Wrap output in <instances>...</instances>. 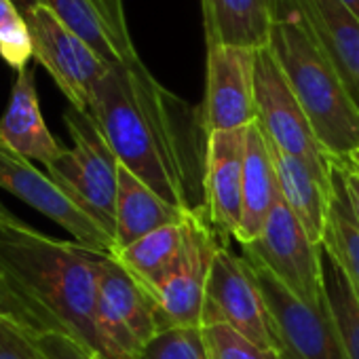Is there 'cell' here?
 <instances>
[{
    "instance_id": "1",
    "label": "cell",
    "mask_w": 359,
    "mask_h": 359,
    "mask_svg": "<svg viewBox=\"0 0 359 359\" xmlns=\"http://www.w3.org/2000/svg\"><path fill=\"white\" fill-rule=\"evenodd\" d=\"M89 114L118 163L180 210H197L199 135H208L201 108L167 91L140 62L108 68Z\"/></svg>"
},
{
    "instance_id": "2",
    "label": "cell",
    "mask_w": 359,
    "mask_h": 359,
    "mask_svg": "<svg viewBox=\"0 0 359 359\" xmlns=\"http://www.w3.org/2000/svg\"><path fill=\"white\" fill-rule=\"evenodd\" d=\"M106 254L0 220V262L55 313L68 334L102 359L100 269Z\"/></svg>"
},
{
    "instance_id": "3",
    "label": "cell",
    "mask_w": 359,
    "mask_h": 359,
    "mask_svg": "<svg viewBox=\"0 0 359 359\" xmlns=\"http://www.w3.org/2000/svg\"><path fill=\"white\" fill-rule=\"evenodd\" d=\"M269 45L319 144L334 161L359 150V108L334 66L302 26L290 0H271Z\"/></svg>"
},
{
    "instance_id": "4",
    "label": "cell",
    "mask_w": 359,
    "mask_h": 359,
    "mask_svg": "<svg viewBox=\"0 0 359 359\" xmlns=\"http://www.w3.org/2000/svg\"><path fill=\"white\" fill-rule=\"evenodd\" d=\"M64 123L72 148H64V154L45 167L47 175L114 239L121 163L89 112L68 106Z\"/></svg>"
},
{
    "instance_id": "5",
    "label": "cell",
    "mask_w": 359,
    "mask_h": 359,
    "mask_svg": "<svg viewBox=\"0 0 359 359\" xmlns=\"http://www.w3.org/2000/svg\"><path fill=\"white\" fill-rule=\"evenodd\" d=\"M254 100L256 123L266 140L306 163L321 182L332 184L334 158L319 144L271 45L254 53Z\"/></svg>"
},
{
    "instance_id": "6",
    "label": "cell",
    "mask_w": 359,
    "mask_h": 359,
    "mask_svg": "<svg viewBox=\"0 0 359 359\" xmlns=\"http://www.w3.org/2000/svg\"><path fill=\"white\" fill-rule=\"evenodd\" d=\"M13 3L32 36L34 60L51 74L72 108L89 112L95 87L110 66H106L93 49H89L45 7L32 0H13Z\"/></svg>"
},
{
    "instance_id": "7",
    "label": "cell",
    "mask_w": 359,
    "mask_h": 359,
    "mask_svg": "<svg viewBox=\"0 0 359 359\" xmlns=\"http://www.w3.org/2000/svg\"><path fill=\"white\" fill-rule=\"evenodd\" d=\"M243 256L262 264L304 304H325L321 245L309 239L281 195H277L260 237L243 245Z\"/></svg>"
},
{
    "instance_id": "8",
    "label": "cell",
    "mask_w": 359,
    "mask_h": 359,
    "mask_svg": "<svg viewBox=\"0 0 359 359\" xmlns=\"http://www.w3.org/2000/svg\"><path fill=\"white\" fill-rule=\"evenodd\" d=\"M229 325L254 344L279 351L273 317L250 262L235 256L226 243L216 252L203 306V325Z\"/></svg>"
},
{
    "instance_id": "9",
    "label": "cell",
    "mask_w": 359,
    "mask_h": 359,
    "mask_svg": "<svg viewBox=\"0 0 359 359\" xmlns=\"http://www.w3.org/2000/svg\"><path fill=\"white\" fill-rule=\"evenodd\" d=\"M184 248L169 277L154 290L165 327H201L205 290L216 252L226 243L203 212L191 210L184 220Z\"/></svg>"
},
{
    "instance_id": "10",
    "label": "cell",
    "mask_w": 359,
    "mask_h": 359,
    "mask_svg": "<svg viewBox=\"0 0 359 359\" xmlns=\"http://www.w3.org/2000/svg\"><path fill=\"white\" fill-rule=\"evenodd\" d=\"M245 260L266 300L283 359H348L327 302L323 306L304 304L262 264Z\"/></svg>"
},
{
    "instance_id": "11",
    "label": "cell",
    "mask_w": 359,
    "mask_h": 359,
    "mask_svg": "<svg viewBox=\"0 0 359 359\" xmlns=\"http://www.w3.org/2000/svg\"><path fill=\"white\" fill-rule=\"evenodd\" d=\"M0 189L9 191L26 205L62 226L76 243L100 254L112 256L116 252L114 239L106 229L85 214L45 171L34 167L30 158L15 152L3 140H0Z\"/></svg>"
},
{
    "instance_id": "12",
    "label": "cell",
    "mask_w": 359,
    "mask_h": 359,
    "mask_svg": "<svg viewBox=\"0 0 359 359\" xmlns=\"http://www.w3.org/2000/svg\"><path fill=\"white\" fill-rule=\"evenodd\" d=\"M254 53L256 49L248 47H208V83L201 106L205 133L243 129L256 121Z\"/></svg>"
},
{
    "instance_id": "13",
    "label": "cell",
    "mask_w": 359,
    "mask_h": 359,
    "mask_svg": "<svg viewBox=\"0 0 359 359\" xmlns=\"http://www.w3.org/2000/svg\"><path fill=\"white\" fill-rule=\"evenodd\" d=\"M245 131H214L205 137L203 203L199 210L216 233L226 241L237 237L243 205V173H245Z\"/></svg>"
},
{
    "instance_id": "14",
    "label": "cell",
    "mask_w": 359,
    "mask_h": 359,
    "mask_svg": "<svg viewBox=\"0 0 359 359\" xmlns=\"http://www.w3.org/2000/svg\"><path fill=\"white\" fill-rule=\"evenodd\" d=\"M359 108V20L340 0H290Z\"/></svg>"
},
{
    "instance_id": "15",
    "label": "cell",
    "mask_w": 359,
    "mask_h": 359,
    "mask_svg": "<svg viewBox=\"0 0 359 359\" xmlns=\"http://www.w3.org/2000/svg\"><path fill=\"white\" fill-rule=\"evenodd\" d=\"M51 11L68 30H72L106 66L135 64L140 55L127 30L123 9L102 0H32Z\"/></svg>"
},
{
    "instance_id": "16",
    "label": "cell",
    "mask_w": 359,
    "mask_h": 359,
    "mask_svg": "<svg viewBox=\"0 0 359 359\" xmlns=\"http://www.w3.org/2000/svg\"><path fill=\"white\" fill-rule=\"evenodd\" d=\"M0 140L15 152L43 163L45 167L53 165L64 154V146L55 140L43 118L36 93V74L30 66L18 72L7 110L0 116Z\"/></svg>"
},
{
    "instance_id": "17",
    "label": "cell",
    "mask_w": 359,
    "mask_h": 359,
    "mask_svg": "<svg viewBox=\"0 0 359 359\" xmlns=\"http://www.w3.org/2000/svg\"><path fill=\"white\" fill-rule=\"evenodd\" d=\"M100 309L118 319L144 348L163 330L154 294L110 254L100 269Z\"/></svg>"
},
{
    "instance_id": "18",
    "label": "cell",
    "mask_w": 359,
    "mask_h": 359,
    "mask_svg": "<svg viewBox=\"0 0 359 359\" xmlns=\"http://www.w3.org/2000/svg\"><path fill=\"white\" fill-rule=\"evenodd\" d=\"M269 148L275 165L281 199L298 218L309 239L315 245H321L327 226V216H330V203L334 191L332 184L321 182L306 163L283 152L273 142H269Z\"/></svg>"
},
{
    "instance_id": "19",
    "label": "cell",
    "mask_w": 359,
    "mask_h": 359,
    "mask_svg": "<svg viewBox=\"0 0 359 359\" xmlns=\"http://www.w3.org/2000/svg\"><path fill=\"white\" fill-rule=\"evenodd\" d=\"M277 195H279V187H277L271 148L260 125L254 121L252 125H248L245 131L243 205H241V222L235 241H239L241 245H250L260 237Z\"/></svg>"
},
{
    "instance_id": "20",
    "label": "cell",
    "mask_w": 359,
    "mask_h": 359,
    "mask_svg": "<svg viewBox=\"0 0 359 359\" xmlns=\"http://www.w3.org/2000/svg\"><path fill=\"white\" fill-rule=\"evenodd\" d=\"M189 212L191 210H180L167 203L129 169H125L123 165L118 167L116 226H114L116 252L129 248L131 243H135L137 239L146 237L148 233L161 226L182 222Z\"/></svg>"
},
{
    "instance_id": "21",
    "label": "cell",
    "mask_w": 359,
    "mask_h": 359,
    "mask_svg": "<svg viewBox=\"0 0 359 359\" xmlns=\"http://www.w3.org/2000/svg\"><path fill=\"white\" fill-rule=\"evenodd\" d=\"M208 47L260 49L271 39V0H201Z\"/></svg>"
},
{
    "instance_id": "22",
    "label": "cell",
    "mask_w": 359,
    "mask_h": 359,
    "mask_svg": "<svg viewBox=\"0 0 359 359\" xmlns=\"http://www.w3.org/2000/svg\"><path fill=\"white\" fill-rule=\"evenodd\" d=\"M184 220L175 222V224L161 226V229L148 233L146 237L137 239L129 248L118 250L114 254V258L135 279H140L152 294L169 277V273L175 266L180 254H182L184 233H187Z\"/></svg>"
},
{
    "instance_id": "23",
    "label": "cell",
    "mask_w": 359,
    "mask_h": 359,
    "mask_svg": "<svg viewBox=\"0 0 359 359\" xmlns=\"http://www.w3.org/2000/svg\"><path fill=\"white\" fill-rule=\"evenodd\" d=\"M332 203L321 248L338 262L346 277L359 287V224L353 216L351 201L342 182L340 169L334 161L332 173Z\"/></svg>"
},
{
    "instance_id": "24",
    "label": "cell",
    "mask_w": 359,
    "mask_h": 359,
    "mask_svg": "<svg viewBox=\"0 0 359 359\" xmlns=\"http://www.w3.org/2000/svg\"><path fill=\"white\" fill-rule=\"evenodd\" d=\"M321 271L327 309L338 325L348 359H359V287L321 248Z\"/></svg>"
},
{
    "instance_id": "25",
    "label": "cell",
    "mask_w": 359,
    "mask_h": 359,
    "mask_svg": "<svg viewBox=\"0 0 359 359\" xmlns=\"http://www.w3.org/2000/svg\"><path fill=\"white\" fill-rule=\"evenodd\" d=\"M0 317L11 319L34 334H43V332L68 334L64 323L39 298V294L3 262H0Z\"/></svg>"
},
{
    "instance_id": "26",
    "label": "cell",
    "mask_w": 359,
    "mask_h": 359,
    "mask_svg": "<svg viewBox=\"0 0 359 359\" xmlns=\"http://www.w3.org/2000/svg\"><path fill=\"white\" fill-rule=\"evenodd\" d=\"M142 359H212L203 327H165L144 348Z\"/></svg>"
},
{
    "instance_id": "27",
    "label": "cell",
    "mask_w": 359,
    "mask_h": 359,
    "mask_svg": "<svg viewBox=\"0 0 359 359\" xmlns=\"http://www.w3.org/2000/svg\"><path fill=\"white\" fill-rule=\"evenodd\" d=\"M203 336L212 359H283L279 351H269L229 325H203Z\"/></svg>"
},
{
    "instance_id": "28",
    "label": "cell",
    "mask_w": 359,
    "mask_h": 359,
    "mask_svg": "<svg viewBox=\"0 0 359 359\" xmlns=\"http://www.w3.org/2000/svg\"><path fill=\"white\" fill-rule=\"evenodd\" d=\"M0 359H49L36 342L34 332L0 317Z\"/></svg>"
},
{
    "instance_id": "29",
    "label": "cell",
    "mask_w": 359,
    "mask_h": 359,
    "mask_svg": "<svg viewBox=\"0 0 359 359\" xmlns=\"http://www.w3.org/2000/svg\"><path fill=\"white\" fill-rule=\"evenodd\" d=\"M0 57L18 72L28 68V62L34 57L32 36L28 32L24 18L11 24L9 28L0 30Z\"/></svg>"
},
{
    "instance_id": "30",
    "label": "cell",
    "mask_w": 359,
    "mask_h": 359,
    "mask_svg": "<svg viewBox=\"0 0 359 359\" xmlns=\"http://www.w3.org/2000/svg\"><path fill=\"white\" fill-rule=\"evenodd\" d=\"M39 346L49 359H100L83 342L64 332H43L34 334Z\"/></svg>"
},
{
    "instance_id": "31",
    "label": "cell",
    "mask_w": 359,
    "mask_h": 359,
    "mask_svg": "<svg viewBox=\"0 0 359 359\" xmlns=\"http://www.w3.org/2000/svg\"><path fill=\"white\" fill-rule=\"evenodd\" d=\"M336 165H338L340 175H342V182H344V189H346V195L351 201L353 216L359 224V169L355 165H351L348 161H336Z\"/></svg>"
},
{
    "instance_id": "32",
    "label": "cell",
    "mask_w": 359,
    "mask_h": 359,
    "mask_svg": "<svg viewBox=\"0 0 359 359\" xmlns=\"http://www.w3.org/2000/svg\"><path fill=\"white\" fill-rule=\"evenodd\" d=\"M18 20H22V13L13 0H0V30L9 28Z\"/></svg>"
},
{
    "instance_id": "33",
    "label": "cell",
    "mask_w": 359,
    "mask_h": 359,
    "mask_svg": "<svg viewBox=\"0 0 359 359\" xmlns=\"http://www.w3.org/2000/svg\"><path fill=\"white\" fill-rule=\"evenodd\" d=\"M0 220H3V222H11V224H22V220L3 201H0Z\"/></svg>"
},
{
    "instance_id": "34",
    "label": "cell",
    "mask_w": 359,
    "mask_h": 359,
    "mask_svg": "<svg viewBox=\"0 0 359 359\" xmlns=\"http://www.w3.org/2000/svg\"><path fill=\"white\" fill-rule=\"evenodd\" d=\"M340 3H342V5H344V7H346L355 18H357V20H359V0H340Z\"/></svg>"
},
{
    "instance_id": "35",
    "label": "cell",
    "mask_w": 359,
    "mask_h": 359,
    "mask_svg": "<svg viewBox=\"0 0 359 359\" xmlns=\"http://www.w3.org/2000/svg\"><path fill=\"white\" fill-rule=\"evenodd\" d=\"M346 161H348V163H353L355 167H359V156H357V154H353V156H351V158H346Z\"/></svg>"
},
{
    "instance_id": "36",
    "label": "cell",
    "mask_w": 359,
    "mask_h": 359,
    "mask_svg": "<svg viewBox=\"0 0 359 359\" xmlns=\"http://www.w3.org/2000/svg\"><path fill=\"white\" fill-rule=\"evenodd\" d=\"M355 154H357V156H359V150H357V152H355Z\"/></svg>"
}]
</instances>
